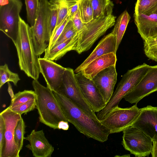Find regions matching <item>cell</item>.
Wrapping results in <instances>:
<instances>
[{"label":"cell","instance_id":"obj_1","mask_svg":"<svg viewBox=\"0 0 157 157\" xmlns=\"http://www.w3.org/2000/svg\"><path fill=\"white\" fill-rule=\"evenodd\" d=\"M53 93L69 122L80 133L101 142L108 140L109 130L99 120L93 118L63 94Z\"/></svg>","mask_w":157,"mask_h":157},{"label":"cell","instance_id":"obj_2","mask_svg":"<svg viewBox=\"0 0 157 157\" xmlns=\"http://www.w3.org/2000/svg\"><path fill=\"white\" fill-rule=\"evenodd\" d=\"M16 49L21 70L29 77L38 80L40 73L38 56L35 50L31 27L20 17L18 35L14 44Z\"/></svg>","mask_w":157,"mask_h":157},{"label":"cell","instance_id":"obj_3","mask_svg":"<svg viewBox=\"0 0 157 157\" xmlns=\"http://www.w3.org/2000/svg\"><path fill=\"white\" fill-rule=\"evenodd\" d=\"M32 84L36 94V108L40 122L54 129H58L60 121L69 122L53 92L47 86L41 84L38 80H33Z\"/></svg>","mask_w":157,"mask_h":157},{"label":"cell","instance_id":"obj_4","mask_svg":"<svg viewBox=\"0 0 157 157\" xmlns=\"http://www.w3.org/2000/svg\"><path fill=\"white\" fill-rule=\"evenodd\" d=\"M150 65L144 63L129 70L124 75L105 107L96 115L100 121L113 109L118 106L124 97L138 84L147 71Z\"/></svg>","mask_w":157,"mask_h":157},{"label":"cell","instance_id":"obj_5","mask_svg":"<svg viewBox=\"0 0 157 157\" xmlns=\"http://www.w3.org/2000/svg\"><path fill=\"white\" fill-rule=\"evenodd\" d=\"M116 17L113 15L93 19L84 23L77 33L75 51L80 54L89 49L95 42L109 28L114 25Z\"/></svg>","mask_w":157,"mask_h":157},{"label":"cell","instance_id":"obj_6","mask_svg":"<svg viewBox=\"0 0 157 157\" xmlns=\"http://www.w3.org/2000/svg\"><path fill=\"white\" fill-rule=\"evenodd\" d=\"M49 1L39 0V8L35 23L33 27H31L33 43L35 52L38 56L44 52L49 45Z\"/></svg>","mask_w":157,"mask_h":157},{"label":"cell","instance_id":"obj_7","mask_svg":"<svg viewBox=\"0 0 157 157\" xmlns=\"http://www.w3.org/2000/svg\"><path fill=\"white\" fill-rule=\"evenodd\" d=\"M58 92L64 95L93 118L95 119H98L95 112L84 97L76 78L74 71L72 69L69 67L66 68L63 75L61 85Z\"/></svg>","mask_w":157,"mask_h":157},{"label":"cell","instance_id":"obj_8","mask_svg":"<svg viewBox=\"0 0 157 157\" xmlns=\"http://www.w3.org/2000/svg\"><path fill=\"white\" fill-rule=\"evenodd\" d=\"M137 104L126 108H120L118 106L100 121L109 130L110 134L123 132L131 126L139 116L140 109Z\"/></svg>","mask_w":157,"mask_h":157},{"label":"cell","instance_id":"obj_9","mask_svg":"<svg viewBox=\"0 0 157 157\" xmlns=\"http://www.w3.org/2000/svg\"><path fill=\"white\" fill-rule=\"evenodd\" d=\"M122 144L124 148L137 157H148L152 147V140L133 126L123 131Z\"/></svg>","mask_w":157,"mask_h":157},{"label":"cell","instance_id":"obj_10","mask_svg":"<svg viewBox=\"0 0 157 157\" xmlns=\"http://www.w3.org/2000/svg\"><path fill=\"white\" fill-rule=\"evenodd\" d=\"M22 3L21 0H9L0 6V30L14 44L18 33L20 16Z\"/></svg>","mask_w":157,"mask_h":157},{"label":"cell","instance_id":"obj_11","mask_svg":"<svg viewBox=\"0 0 157 157\" xmlns=\"http://www.w3.org/2000/svg\"><path fill=\"white\" fill-rule=\"evenodd\" d=\"M157 91V65L150 66L138 84L124 98L131 104H137L144 97Z\"/></svg>","mask_w":157,"mask_h":157},{"label":"cell","instance_id":"obj_12","mask_svg":"<svg viewBox=\"0 0 157 157\" xmlns=\"http://www.w3.org/2000/svg\"><path fill=\"white\" fill-rule=\"evenodd\" d=\"M5 125V145L0 157H19L20 151L14 140V129L21 115L16 113L8 107L0 113Z\"/></svg>","mask_w":157,"mask_h":157},{"label":"cell","instance_id":"obj_13","mask_svg":"<svg viewBox=\"0 0 157 157\" xmlns=\"http://www.w3.org/2000/svg\"><path fill=\"white\" fill-rule=\"evenodd\" d=\"M75 76L84 97L95 112L103 109L107 104L93 81L86 77L81 71L75 74Z\"/></svg>","mask_w":157,"mask_h":157},{"label":"cell","instance_id":"obj_14","mask_svg":"<svg viewBox=\"0 0 157 157\" xmlns=\"http://www.w3.org/2000/svg\"><path fill=\"white\" fill-rule=\"evenodd\" d=\"M38 60L40 73L43 76L47 86L53 92H58L66 68L44 58H39Z\"/></svg>","mask_w":157,"mask_h":157},{"label":"cell","instance_id":"obj_15","mask_svg":"<svg viewBox=\"0 0 157 157\" xmlns=\"http://www.w3.org/2000/svg\"><path fill=\"white\" fill-rule=\"evenodd\" d=\"M140 110L139 116L132 126L140 130L152 140L157 141V106L148 105Z\"/></svg>","mask_w":157,"mask_h":157},{"label":"cell","instance_id":"obj_16","mask_svg":"<svg viewBox=\"0 0 157 157\" xmlns=\"http://www.w3.org/2000/svg\"><path fill=\"white\" fill-rule=\"evenodd\" d=\"M116 65L109 67L98 73L92 79L107 104L113 93L117 81Z\"/></svg>","mask_w":157,"mask_h":157},{"label":"cell","instance_id":"obj_17","mask_svg":"<svg viewBox=\"0 0 157 157\" xmlns=\"http://www.w3.org/2000/svg\"><path fill=\"white\" fill-rule=\"evenodd\" d=\"M24 139L29 142L25 147L32 152L35 157H51L54 147L45 136L43 130L36 131L33 130Z\"/></svg>","mask_w":157,"mask_h":157},{"label":"cell","instance_id":"obj_18","mask_svg":"<svg viewBox=\"0 0 157 157\" xmlns=\"http://www.w3.org/2000/svg\"><path fill=\"white\" fill-rule=\"evenodd\" d=\"M117 51L116 36L112 31L100 40L90 54L75 69V73L81 71L96 58L110 53L116 54Z\"/></svg>","mask_w":157,"mask_h":157},{"label":"cell","instance_id":"obj_19","mask_svg":"<svg viewBox=\"0 0 157 157\" xmlns=\"http://www.w3.org/2000/svg\"><path fill=\"white\" fill-rule=\"evenodd\" d=\"M137 31L144 41L157 37V14L134 15Z\"/></svg>","mask_w":157,"mask_h":157},{"label":"cell","instance_id":"obj_20","mask_svg":"<svg viewBox=\"0 0 157 157\" xmlns=\"http://www.w3.org/2000/svg\"><path fill=\"white\" fill-rule=\"evenodd\" d=\"M117 61L116 54H106L92 61L81 71L86 77L92 80L101 71L111 66L116 65Z\"/></svg>","mask_w":157,"mask_h":157},{"label":"cell","instance_id":"obj_21","mask_svg":"<svg viewBox=\"0 0 157 157\" xmlns=\"http://www.w3.org/2000/svg\"><path fill=\"white\" fill-rule=\"evenodd\" d=\"M77 40V34L74 37L49 49H46L44 58L53 61L59 59L68 52L75 50Z\"/></svg>","mask_w":157,"mask_h":157},{"label":"cell","instance_id":"obj_22","mask_svg":"<svg viewBox=\"0 0 157 157\" xmlns=\"http://www.w3.org/2000/svg\"><path fill=\"white\" fill-rule=\"evenodd\" d=\"M93 12V19L112 14L114 4L110 0H90Z\"/></svg>","mask_w":157,"mask_h":157},{"label":"cell","instance_id":"obj_23","mask_svg":"<svg viewBox=\"0 0 157 157\" xmlns=\"http://www.w3.org/2000/svg\"><path fill=\"white\" fill-rule=\"evenodd\" d=\"M130 18L129 14L125 10L119 16L115 24L112 32L116 36L117 51L124 35Z\"/></svg>","mask_w":157,"mask_h":157},{"label":"cell","instance_id":"obj_24","mask_svg":"<svg viewBox=\"0 0 157 157\" xmlns=\"http://www.w3.org/2000/svg\"><path fill=\"white\" fill-rule=\"evenodd\" d=\"M157 10V0H137L134 15H149L155 13Z\"/></svg>","mask_w":157,"mask_h":157},{"label":"cell","instance_id":"obj_25","mask_svg":"<svg viewBox=\"0 0 157 157\" xmlns=\"http://www.w3.org/2000/svg\"><path fill=\"white\" fill-rule=\"evenodd\" d=\"M36 96L35 91L32 90H25L22 91H19L14 95L13 98L11 100L10 105L8 107L11 109L29 100L36 99Z\"/></svg>","mask_w":157,"mask_h":157},{"label":"cell","instance_id":"obj_26","mask_svg":"<svg viewBox=\"0 0 157 157\" xmlns=\"http://www.w3.org/2000/svg\"><path fill=\"white\" fill-rule=\"evenodd\" d=\"M78 11L83 23H87L93 19V10L90 0H79Z\"/></svg>","mask_w":157,"mask_h":157},{"label":"cell","instance_id":"obj_27","mask_svg":"<svg viewBox=\"0 0 157 157\" xmlns=\"http://www.w3.org/2000/svg\"><path fill=\"white\" fill-rule=\"evenodd\" d=\"M20 79L17 73L13 72L9 69L6 64L0 66V88L9 82H13L16 86Z\"/></svg>","mask_w":157,"mask_h":157},{"label":"cell","instance_id":"obj_28","mask_svg":"<svg viewBox=\"0 0 157 157\" xmlns=\"http://www.w3.org/2000/svg\"><path fill=\"white\" fill-rule=\"evenodd\" d=\"M27 21L31 27L35 23L39 6V0H25Z\"/></svg>","mask_w":157,"mask_h":157},{"label":"cell","instance_id":"obj_29","mask_svg":"<svg viewBox=\"0 0 157 157\" xmlns=\"http://www.w3.org/2000/svg\"><path fill=\"white\" fill-rule=\"evenodd\" d=\"M77 33V30L70 18L61 33L50 48L74 37Z\"/></svg>","mask_w":157,"mask_h":157},{"label":"cell","instance_id":"obj_30","mask_svg":"<svg viewBox=\"0 0 157 157\" xmlns=\"http://www.w3.org/2000/svg\"><path fill=\"white\" fill-rule=\"evenodd\" d=\"M25 127V122L21 117L18 122L14 132V141L20 152L22 149L23 146Z\"/></svg>","mask_w":157,"mask_h":157},{"label":"cell","instance_id":"obj_31","mask_svg":"<svg viewBox=\"0 0 157 157\" xmlns=\"http://www.w3.org/2000/svg\"><path fill=\"white\" fill-rule=\"evenodd\" d=\"M144 50L149 59L157 62V40L152 39L144 41Z\"/></svg>","mask_w":157,"mask_h":157},{"label":"cell","instance_id":"obj_32","mask_svg":"<svg viewBox=\"0 0 157 157\" xmlns=\"http://www.w3.org/2000/svg\"><path fill=\"white\" fill-rule=\"evenodd\" d=\"M36 99H33L10 109L21 115L23 114H26L36 108Z\"/></svg>","mask_w":157,"mask_h":157},{"label":"cell","instance_id":"obj_33","mask_svg":"<svg viewBox=\"0 0 157 157\" xmlns=\"http://www.w3.org/2000/svg\"><path fill=\"white\" fill-rule=\"evenodd\" d=\"M57 7L51 5L50 4L48 26L50 39L56 28L57 21Z\"/></svg>","mask_w":157,"mask_h":157},{"label":"cell","instance_id":"obj_34","mask_svg":"<svg viewBox=\"0 0 157 157\" xmlns=\"http://www.w3.org/2000/svg\"><path fill=\"white\" fill-rule=\"evenodd\" d=\"M57 7L58 10L57 21L54 31L59 26L65 18L68 15L69 13V7L66 3H61Z\"/></svg>","mask_w":157,"mask_h":157},{"label":"cell","instance_id":"obj_35","mask_svg":"<svg viewBox=\"0 0 157 157\" xmlns=\"http://www.w3.org/2000/svg\"><path fill=\"white\" fill-rule=\"evenodd\" d=\"M70 18V17L68 15L67 16L59 26L54 31L50 38L49 45L47 49H50L53 45L61 33Z\"/></svg>","mask_w":157,"mask_h":157},{"label":"cell","instance_id":"obj_36","mask_svg":"<svg viewBox=\"0 0 157 157\" xmlns=\"http://www.w3.org/2000/svg\"><path fill=\"white\" fill-rule=\"evenodd\" d=\"M5 125L3 118L0 115V155L2 153L5 145Z\"/></svg>","mask_w":157,"mask_h":157},{"label":"cell","instance_id":"obj_37","mask_svg":"<svg viewBox=\"0 0 157 157\" xmlns=\"http://www.w3.org/2000/svg\"><path fill=\"white\" fill-rule=\"evenodd\" d=\"M70 18L72 20L74 25L78 32H79L82 29L84 23L82 22L81 19L78 9L77 12L72 17Z\"/></svg>","mask_w":157,"mask_h":157},{"label":"cell","instance_id":"obj_38","mask_svg":"<svg viewBox=\"0 0 157 157\" xmlns=\"http://www.w3.org/2000/svg\"><path fill=\"white\" fill-rule=\"evenodd\" d=\"M79 1V0H49V2L51 5L56 6L61 3H65L69 7L77 3Z\"/></svg>","mask_w":157,"mask_h":157},{"label":"cell","instance_id":"obj_39","mask_svg":"<svg viewBox=\"0 0 157 157\" xmlns=\"http://www.w3.org/2000/svg\"><path fill=\"white\" fill-rule=\"evenodd\" d=\"M78 9V2L69 7L68 16L71 17L77 12Z\"/></svg>","mask_w":157,"mask_h":157},{"label":"cell","instance_id":"obj_40","mask_svg":"<svg viewBox=\"0 0 157 157\" xmlns=\"http://www.w3.org/2000/svg\"><path fill=\"white\" fill-rule=\"evenodd\" d=\"M68 122L65 121H60L58 124V129H61L64 130H67L69 128Z\"/></svg>","mask_w":157,"mask_h":157},{"label":"cell","instance_id":"obj_41","mask_svg":"<svg viewBox=\"0 0 157 157\" xmlns=\"http://www.w3.org/2000/svg\"><path fill=\"white\" fill-rule=\"evenodd\" d=\"M152 147L151 152V157H157V141L152 140Z\"/></svg>","mask_w":157,"mask_h":157},{"label":"cell","instance_id":"obj_42","mask_svg":"<svg viewBox=\"0 0 157 157\" xmlns=\"http://www.w3.org/2000/svg\"><path fill=\"white\" fill-rule=\"evenodd\" d=\"M8 92L11 97V100L13 99L14 97V95L13 91L11 87L9 88Z\"/></svg>","mask_w":157,"mask_h":157},{"label":"cell","instance_id":"obj_43","mask_svg":"<svg viewBox=\"0 0 157 157\" xmlns=\"http://www.w3.org/2000/svg\"><path fill=\"white\" fill-rule=\"evenodd\" d=\"M9 0H0V6H3L7 4Z\"/></svg>","mask_w":157,"mask_h":157},{"label":"cell","instance_id":"obj_44","mask_svg":"<svg viewBox=\"0 0 157 157\" xmlns=\"http://www.w3.org/2000/svg\"><path fill=\"white\" fill-rule=\"evenodd\" d=\"M116 156H118V157H130V155L129 154H128V155H124L120 156V155H116L115 157Z\"/></svg>","mask_w":157,"mask_h":157},{"label":"cell","instance_id":"obj_45","mask_svg":"<svg viewBox=\"0 0 157 157\" xmlns=\"http://www.w3.org/2000/svg\"><path fill=\"white\" fill-rule=\"evenodd\" d=\"M155 39L157 40V37H156Z\"/></svg>","mask_w":157,"mask_h":157},{"label":"cell","instance_id":"obj_46","mask_svg":"<svg viewBox=\"0 0 157 157\" xmlns=\"http://www.w3.org/2000/svg\"><path fill=\"white\" fill-rule=\"evenodd\" d=\"M155 13L157 14V10H156V12H155Z\"/></svg>","mask_w":157,"mask_h":157}]
</instances>
